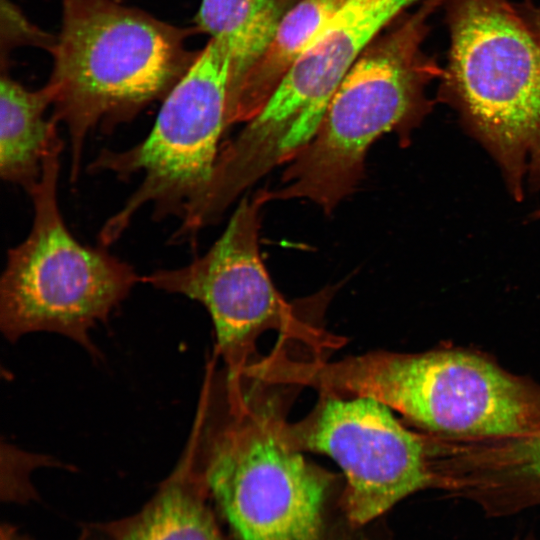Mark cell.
Here are the masks:
<instances>
[{"label": "cell", "mask_w": 540, "mask_h": 540, "mask_svg": "<svg viewBox=\"0 0 540 540\" xmlns=\"http://www.w3.org/2000/svg\"><path fill=\"white\" fill-rule=\"evenodd\" d=\"M522 540H536V539L534 537H532V536H527Z\"/></svg>", "instance_id": "17"}, {"label": "cell", "mask_w": 540, "mask_h": 540, "mask_svg": "<svg viewBox=\"0 0 540 540\" xmlns=\"http://www.w3.org/2000/svg\"><path fill=\"white\" fill-rule=\"evenodd\" d=\"M5 540H18L14 535L7 533Z\"/></svg>", "instance_id": "16"}, {"label": "cell", "mask_w": 540, "mask_h": 540, "mask_svg": "<svg viewBox=\"0 0 540 540\" xmlns=\"http://www.w3.org/2000/svg\"><path fill=\"white\" fill-rule=\"evenodd\" d=\"M62 28L51 46L46 84L52 119L69 135L70 180L81 171L88 134L111 131L164 98L189 65L183 34L115 0H62Z\"/></svg>", "instance_id": "4"}, {"label": "cell", "mask_w": 540, "mask_h": 540, "mask_svg": "<svg viewBox=\"0 0 540 540\" xmlns=\"http://www.w3.org/2000/svg\"><path fill=\"white\" fill-rule=\"evenodd\" d=\"M208 496L188 442L173 472L143 509L108 524L105 531L113 540H224Z\"/></svg>", "instance_id": "11"}, {"label": "cell", "mask_w": 540, "mask_h": 540, "mask_svg": "<svg viewBox=\"0 0 540 540\" xmlns=\"http://www.w3.org/2000/svg\"><path fill=\"white\" fill-rule=\"evenodd\" d=\"M441 96L498 164L517 201L540 192V40L508 0H445Z\"/></svg>", "instance_id": "5"}, {"label": "cell", "mask_w": 540, "mask_h": 540, "mask_svg": "<svg viewBox=\"0 0 540 540\" xmlns=\"http://www.w3.org/2000/svg\"><path fill=\"white\" fill-rule=\"evenodd\" d=\"M424 0H345L239 134L253 157L292 159L314 136L338 85L381 30Z\"/></svg>", "instance_id": "10"}, {"label": "cell", "mask_w": 540, "mask_h": 540, "mask_svg": "<svg viewBox=\"0 0 540 540\" xmlns=\"http://www.w3.org/2000/svg\"><path fill=\"white\" fill-rule=\"evenodd\" d=\"M229 83V57L210 40L163 98L147 137L126 150L104 149L91 162L89 170L94 173L111 172L119 178L143 175L121 209L102 226V246L117 241L143 206L152 205L158 219L181 217L205 187L227 129Z\"/></svg>", "instance_id": "7"}, {"label": "cell", "mask_w": 540, "mask_h": 540, "mask_svg": "<svg viewBox=\"0 0 540 540\" xmlns=\"http://www.w3.org/2000/svg\"><path fill=\"white\" fill-rule=\"evenodd\" d=\"M345 0H300L282 16L268 47L228 96L227 128L255 117Z\"/></svg>", "instance_id": "13"}, {"label": "cell", "mask_w": 540, "mask_h": 540, "mask_svg": "<svg viewBox=\"0 0 540 540\" xmlns=\"http://www.w3.org/2000/svg\"><path fill=\"white\" fill-rule=\"evenodd\" d=\"M62 148L45 158L28 192L34 209L28 236L7 252L0 328L11 342L34 332L58 333L98 357L90 331L109 319L141 277L104 246L83 245L69 231L58 201Z\"/></svg>", "instance_id": "6"}, {"label": "cell", "mask_w": 540, "mask_h": 540, "mask_svg": "<svg viewBox=\"0 0 540 540\" xmlns=\"http://www.w3.org/2000/svg\"><path fill=\"white\" fill-rule=\"evenodd\" d=\"M206 383L189 442L238 540H330L335 475L288 441L284 407L248 376Z\"/></svg>", "instance_id": "1"}, {"label": "cell", "mask_w": 540, "mask_h": 540, "mask_svg": "<svg viewBox=\"0 0 540 540\" xmlns=\"http://www.w3.org/2000/svg\"><path fill=\"white\" fill-rule=\"evenodd\" d=\"M445 0H424L373 41L344 76L311 140L289 161L269 201L308 199L330 214L363 177L365 156L386 133L402 145L431 110L427 84L443 74L422 49L427 20Z\"/></svg>", "instance_id": "3"}, {"label": "cell", "mask_w": 540, "mask_h": 540, "mask_svg": "<svg viewBox=\"0 0 540 540\" xmlns=\"http://www.w3.org/2000/svg\"><path fill=\"white\" fill-rule=\"evenodd\" d=\"M52 92L29 90L8 74L0 84V175L28 193L39 181L45 158L63 146L58 123L46 118Z\"/></svg>", "instance_id": "12"}, {"label": "cell", "mask_w": 540, "mask_h": 540, "mask_svg": "<svg viewBox=\"0 0 540 540\" xmlns=\"http://www.w3.org/2000/svg\"><path fill=\"white\" fill-rule=\"evenodd\" d=\"M301 420L285 423L297 450L321 453L342 469L344 513L354 525L379 517L411 494L433 489L427 436L402 424L385 404L319 393Z\"/></svg>", "instance_id": "9"}, {"label": "cell", "mask_w": 540, "mask_h": 540, "mask_svg": "<svg viewBox=\"0 0 540 540\" xmlns=\"http://www.w3.org/2000/svg\"><path fill=\"white\" fill-rule=\"evenodd\" d=\"M518 12L540 40V8L526 3V5L521 8V11L519 10Z\"/></svg>", "instance_id": "15"}, {"label": "cell", "mask_w": 540, "mask_h": 540, "mask_svg": "<svg viewBox=\"0 0 540 540\" xmlns=\"http://www.w3.org/2000/svg\"><path fill=\"white\" fill-rule=\"evenodd\" d=\"M284 13L279 0L201 1L197 25L230 60L228 96L262 56Z\"/></svg>", "instance_id": "14"}, {"label": "cell", "mask_w": 540, "mask_h": 540, "mask_svg": "<svg viewBox=\"0 0 540 540\" xmlns=\"http://www.w3.org/2000/svg\"><path fill=\"white\" fill-rule=\"evenodd\" d=\"M281 378L319 393L373 398L442 440L477 442L540 430V385L471 350L373 351L336 361L289 357Z\"/></svg>", "instance_id": "2"}, {"label": "cell", "mask_w": 540, "mask_h": 540, "mask_svg": "<svg viewBox=\"0 0 540 540\" xmlns=\"http://www.w3.org/2000/svg\"><path fill=\"white\" fill-rule=\"evenodd\" d=\"M267 202V189L242 198L224 232L205 254L183 267L141 277L154 288L186 296L206 308L214 326L216 352L231 376L241 375L256 358L257 340L266 331L316 339L308 333L311 328L296 305L277 291L261 259L260 210Z\"/></svg>", "instance_id": "8"}]
</instances>
